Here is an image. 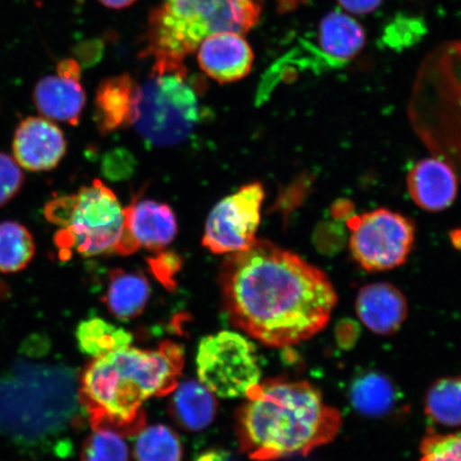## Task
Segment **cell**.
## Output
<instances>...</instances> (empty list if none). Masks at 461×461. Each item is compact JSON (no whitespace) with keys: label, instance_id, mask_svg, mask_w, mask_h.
Segmentation results:
<instances>
[{"label":"cell","instance_id":"obj_1","mask_svg":"<svg viewBox=\"0 0 461 461\" xmlns=\"http://www.w3.org/2000/svg\"><path fill=\"white\" fill-rule=\"evenodd\" d=\"M221 285L230 321L269 348L313 338L325 330L338 303L322 270L267 240L228 255Z\"/></svg>","mask_w":461,"mask_h":461},{"label":"cell","instance_id":"obj_2","mask_svg":"<svg viewBox=\"0 0 461 461\" xmlns=\"http://www.w3.org/2000/svg\"><path fill=\"white\" fill-rule=\"evenodd\" d=\"M238 419L240 451L255 461L310 454L334 440L342 414L312 384L269 379L247 396Z\"/></svg>","mask_w":461,"mask_h":461},{"label":"cell","instance_id":"obj_3","mask_svg":"<svg viewBox=\"0 0 461 461\" xmlns=\"http://www.w3.org/2000/svg\"><path fill=\"white\" fill-rule=\"evenodd\" d=\"M183 366L181 346L172 342L157 349L130 346L92 360L79 376V399L92 429L140 432L146 424L143 402L172 393Z\"/></svg>","mask_w":461,"mask_h":461},{"label":"cell","instance_id":"obj_4","mask_svg":"<svg viewBox=\"0 0 461 461\" xmlns=\"http://www.w3.org/2000/svg\"><path fill=\"white\" fill-rule=\"evenodd\" d=\"M83 414L79 376L70 366L19 360L0 376V436L17 445L50 443L77 428Z\"/></svg>","mask_w":461,"mask_h":461},{"label":"cell","instance_id":"obj_5","mask_svg":"<svg viewBox=\"0 0 461 461\" xmlns=\"http://www.w3.org/2000/svg\"><path fill=\"white\" fill-rule=\"evenodd\" d=\"M264 0H164L149 17L144 56L183 61L211 34H245L255 27Z\"/></svg>","mask_w":461,"mask_h":461},{"label":"cell","instance_id":"obj_6","mask_svg":"<svg viewBox=\"0 0 461 461\" xmlns=\"http://www.w3.org/2000/svg\"><path fill=\"white\" fill-rule=\"evenodd\" d=\"M154 60L151 73L137 86L131 125L154 146H176L197 125V85L189 82L183 61Z\"/></svg>","mask_w":461,"mask_h":461},{"label":"cell","instance_id":"obj_7","mask_svg":"<svg viewBox=\"0 0 461 461\" xmlns=\"http://www.w3.org/2000/svg\"><path fill=\"white\" fill-rule=\"evenodd\" d=\"M45 216L60 227L57 245L83 257L117 253L125 223L124 207L103 182L62 195L45 207Z\"/></svg>","mask_w":461,"mask_h":461},{"label":"cell","instance_id":"obj_8","mask_svg":"<svg viewBox=\"0 0 461 461\" xmlns=\"http://www.w3.org/2000/svg\"><path fill=\"white\" fill-rule=\"evenodd\" d=\"M195 363L200 383L221 399L246 397L261 383L256 346L238 332L223 330L202 339Z\"/></svg>","mask_w":461,"mask_h":461},{"label":"cell","instance_id":"obj_9","mask_svg":"<svg viewBox=\"0 0 461 461\" xmlns=\"http://www.w3.org/2000/svg\"><path fill=\"white\" fill-rule=\"evenodd\" d=\"M349 248L355 261L367 272L394 269L407 261L416 239L411 219L387 209L348 219Z\"/></svg>","mask_w":461,"mask_h":461},{"label":"cell","instance_id":"obj_10","mask_svg":"<svg viewBox=\"0 0 461 461\" xmlns=\"http://www.w3.org/2000/svg\"><path fill=\"white\" fill-rule=\"evenodd\" d=\"M264 197L262 184L256 182L219 202L207 218L203 246L216 255L247 250L257 240Z\"/></svg>","mask_w":461,"mask_h":461},{"label":"cell","instance_id":"obj_11","mask_svg":"<svg viewBox=\"0 0 461 461\" xmlns=\"http://www.w3.org/2000/svg\"><path fill=\"white\" fill-rule=\"evenodd\" d=\"M124 214L118 255L130 256L140 248L158 253L176 239L177 221L169 205L153 200L135 201L125 207Z\"/></svg>","mask_w":461,"mask_h":461},{"label":"cell","instance_id":"obj_12","mask_svg":"<svg viewBox=\"0 0 461 461\" xmlns=\"http://www.w3.org/2000/svg\"><path fill=\"white\" fill-rule=\"evenodd\" d=\"M66 151L65 135L55 123L46 118H27L16 130L14 158L26 170L54 169L65 157Z\"/></svg>","mask_w":461,"mask_h":461},{"label":"cell","instance_id":"obj_13","mask_svg":"<svg viewBox=\"0 0 461 461\" xmlns=\"http://www.w3.org/2000/svg\"><path fill=\"white\" fill-rule=\"evenodd\" d=\"M253 50L238 32L211 34L198 48V61L207 77L221 84L238 82L251 72Z\"/></svg>","mask_w":461,"mask_h":461},{"label":"cell","instance_id":"obj_14","mask_svg":"<svg viewBox=\"0 0 461 461\" xmlns=\"http://www.w3.org/2000/svg\"><path fill=\"white\" fill-rule=\"evenodd\" d=\"M356 312L368 330L378 336H392L407 319V299L400 288L377 282L361 288L356 299Z\"/></svg>","mask_w":461,"mask_h":461},{"label":"cell","instance_id":"obj_15","mask_svg":"<svg viewBox=\"0 0 461 461\" xmlns=\"http://www.w3.org/2000/svg\"><path fill=\"white\" fill-rule=\"evenodd\" d=\"M407 187L414 203L431 212L448 209L458 192L455 172L438 158H425L414 164L408 172Z\"/></svg>","mask_w":461,"mask_h":461},{"label":"cell","instance_id":"obj_16","mask_svg":"<svg viewBox=\"0 0 461 461\" xmlns=\"http://www.w3.org/2000/svg\"><path fill=\"white\" fill-rule=\"evenodd\" d=\"M366 44V32L358 22L341 11H334L321 20L316 60L325 67L341 68L353 60Z\"/></svg>","mask_w":461,"mask_h":461},{"label":"cell","instance_id":"obj_17","mask_svg":"<svg viewBox=\"0 0 461 461\" xmlns=\"http://www.w3.org/2000/svg\"><path fill=\"white\" fill-rule=\"evenodd\" d=\"M34 103L46 119L77 125L84 111L86 95L79 79L51 75L37 84Z\"/></svg>","mask_w":461,"mask_h":461},{"label":"cell","instance_id":"obj_18","mask_svg":"<svg viewBox=\"0 0 461 461\" xmlns=\"http://www.w3.org/2000/svg\"><path fill=\"white\" fill-rule=\"evenodd\" d=\"M137 86L129 74L103 80L95 99V120L103 134L131 124Z\"/></svg>","mask_w":461,"mask_h":461},{"label":"cell","instance_id":"obj_19","mask_svg":"<svg viewBox=\"0 0 461 461\" xmlns=\"http://www.w3.org/2000/svg\"><path fill=\"white\" fill-rule=\"evenodd\" d=\"M171 412L184 429L200 431L212 424L217 411L215 395L195 380H186L172 392Z\"/></svg>","mask_w":461,"mask_h":461},{"label":"cell","instance_id":"obj_20","mask_svg":"<svg viewBox=\"0 0 461 461\" xmlns=\"http://www.w3.org/2000/svg\"><path fill=\"white\" fill-rule=\"evenodd\" d=\"M351 406L363 417L379 419L387 416L395 406V384L384 374L370 371L357 376L349 388Z\"/></svg>","mask_w":461,"mask_h":461},{"label":"cell","instance_id":"obj_21","mask_svg":"<svg viewBox=\"0 0 461 461\" xmlns=\"http://www.w3.org/2000/svg\"><path fill=\"white\" fill-rule=\"evenodd\" d=\"M151 295V287L146 276L138 273L113 270L105 303L111 313L119 320L135 319L142 313Z\"/></svg>","mask_w":461,"mask_h":461},{"label":"cell","instance_id":"obj_22","mask_svg":"<svg viewBox=\"0 0 461 461\" xmlns=\"http://www.w3.org/2000/svg\"><path fill=\"white\" fill-rule=\"evenodd\" d=\"M77 341L79 350L95 359L130 348L132 336L123 328L100 317H94L80 322L77 330Z\"/></svg>","mask_w":461,"mask_h":461},{"label":"cell","instance_id":"obj_23","mask_svg":"<svg viewBox=\"0 0 461 461\" xmlns=\"http://www.w3.org/2000/svg\"><path fill=\"white\" fill-rule=\"evenodd\" d=\"M426 416L447 428L461 426V376L436 380L426 393Z\"/></svg>","mask_w":461,"mask_h":461},{"label":"cell","instance_id":"obj_24","mask_svg":"<svg viewBox=\"0 0 461 461\" xmlns=\"http://www.w3.org/2000/svg\"><path fill=\"white\" fill-rule=\"evenodd\" d=\"M33 239L20 223H0V272L13 274L24 269L34 256Z\"/></svg>","mask_w":461,"mask_h":461},{"label":"cell","instance_id":"obj_25","mask_svg":"<svg viewBox=\"0 0 461 461\" xmlns=\"http://www.w3.org/2000/svg\"><path fill=\"white\" fill-rule=\"evenodd\" d=\"M134 454L137 461H182L183 447L175 430L157 424L138 432Z\"/></svg>","mask_w":461,"mask_h":461},{"label":"cell","instance_id":"obj_26","mask_svg":"<svg viewBox=\"0 0 461 461\" xmlns=\"http://www.w3.org/2000/svg\"><path fill=\"white\" fill-rule=\"evenodd\" d=\"M129 455L122 435L111 429L97 428L86 438L80 457L82 461H129Z\"/></svg>","mask_w":461,"mask_h":461},{"label":"cell","instance_id":"obj_27","mask_svg":"<svg viewBox=\"0 0 461 461\" xmlns=\"http://www.w3.org/2000/svg\"><path fill=\"white\" fill-rule=\"evenodd\" d=\"M420 461H461V432H430L420 441Z\"/></svg>","mask_w":461,"mask_h":461},{"label":"cell","instance_id":"obj_28","mask_svg":"<svg viewBox=\"0 0 461 461\" xmlns=\"http://www.w3.org/2000/svg\"><path fill=\"white\" fill-rule=\"evenodd\" d=\"M425 32V23L419 17L402 15L385 27L383 39L389 48L401 50L419 42Z\"/></svg>","mask_w":461,"mask_h":461},{"label":"cell","instance_id":"obj_29","mask_svg":"<svg viewBox=\"0 0 461 461\" xmlns=\"http://www.w3.org/2000/svg\"><path fill=\"white\" fill-rule=\"evenodd\" d=\"M24 176L21 166L13 158L0 153V206L8 202L20 192Z\"/></svg>","mask_w":461,"mask_h":461},{"label":"cell","instance_id":"obj_30","mask_svg":"<svg viewBox=\"0 0 461 461\" xmlns=\"http://www.w3.org/2000/svg\"><path fill=\"white\" fill-rule=\"evenodd\" d=\"M149 267L158 279L167 287L175 285L173 276L181 268V258L173 252H158V256L149 259Z\"/></svg>","mask_w":461,"mask_h":461},{"label":"cell","instance_id":"obj_31","mask_svg":"<svg viewBox=\"0 0 461 461\" xmlns=\"http://www.w3.org/2000/svg\"><path fill=\"white\" fill-rule=\"evenodd\" d=\"M77 61L84 66H94L103 56V43L100 40H86L75 49Z\"/></svg>","mask_w":461,"mask_h":461},{"label":"cell","instance_id":"obj_32","mask_svg":"<svg viewBox=\"0 0 461 461\" xmlns=\"http://www.w3.org/2000/svg\"><path fill=\"white\" fill-rule=\"evenodd\" d=\"M341 7L350 14H366L377 9L383 0H338Z\"/></svg>","mask_w":461,"mask_h":461},{"label":"cell","instance_id":"obj_33","mask_svg":"<svg viewBox=\"0 0 461 461\" xmlns=\"http://www.w3.org/2000/svg\"><path fill=\"white\" fill-rule=\"evenodd\" d=\"M338 341L339 345L349 346L356 342L357 337H358V327L355 324L354 321H343L341 324H339L338 331Z\"/></svg>","mask_w":461,"mask_h":461},{"label":"cell","instance_id":"obj_34","mask_svg":"<svg viewBox=\"0 0 461 461\" xmlns=\"http://www.w3.org/2000/svg\"><path fill=\"white\" fill-rule=\"evenodd\" d=\"M58 74L61 77L80 79V67L77 60L66 59L58 63Z\"/></svg>","mask_w":461,"mask_h":461},{"label":"cell","instance_id":"obj_35","mask_svg":"<svg viewBox=\"0 0 461 461\" xmlns=\"http://www.w3.org/2000/svg\"><path fill=\"white\" fill-rule=\"evenodd\" d=\"M194 461H234L230 455L223 451H210L200 455Z\"/></svg>","mask_w":461,"mask_h":461},{"label":"cell","instance_id":"obj_36","mask_svg":"<svg viewBox=\"0 0 461 461\" xmlns=\"http://www.w3.org/2000/svg\"><path fill=\"white\" fill-rule=\"evenodd\" d=\"M101 4L109 9H124L130 7L137 0H99Z\"/></svg>","mask_w":461,"mask_h":461},{"label":"cell","instance_id":"obj_37","mask_svg":"<svg viewBox=\"0 0 461 461\" xmlns=\"http://www.w3.org/2000/svg\"><path fill=\"white\" fill-rule=\"evenodd\" d=\"M302 2L303 0H278V7L281 13H286V11L295 9Z\"/></svg>","mask_w":461,"mask_h":461}]
</instances>
